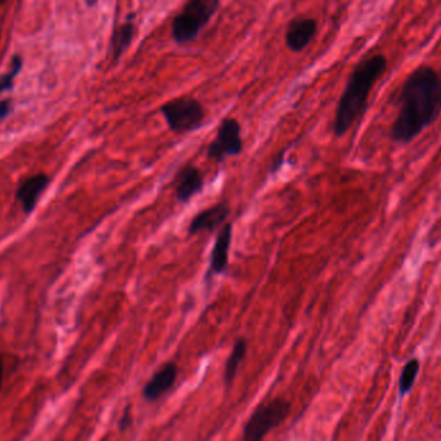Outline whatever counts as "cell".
<instances>
[{
	"label": "cell",
	"mask_w": 441,
	"mask_h": 441,
	"mask_svg": "<svg viewBox=\"0 0 441 441\" xmlns=\"http://www.w3.org/2000/svg\"><path fill=\"white\" fill-rule=\"evenodd\" d=\"M441 114V76L434 67L420 65L408 75L399 96V111L391 137L408 144Z\"/></svg>",
	"instance_id": "obj_1"
},
{
	"label": "cell",
	"mask_w": 441,
	"mask_h": 441,
	"mask_svg": "<svg viewBox=\"0 0 441 441\" xmlns=\"http://www.w3.org/2000/svg\"><path fill=\"white\" fill-rule=\"evenodd\" d=\"M386 70L387 58L384 55L365 58L355 67L336 110L333 130L337 137L348 133L355 122L362 118L368 106L369 94Z\"/></svg>",
	"instance_id": "obj_2"
},
{
	"label": "cell",
	"mask_w": 441,
	"mask_h": 441,
	"mask_svg": "<svg viewBox=\"0 0 441 441\" xmlns=\"http://www.w3.org/2000/svg\"><path fill=\"white\" fill-rule=\"evenodd\" d=\"M221 0H188L172 22V37L177 43L194 40L216 15Z\"/></svg>",
	"instance_id": "obj_3"
},
{
	"label": "cell",
	"mask_w": 441,
	"mask_h": 441,
	"mask_svg": "<svg viewBox=\"0 0 441 441\" xmlns=\"http://www.w3.org/2000/svg\"><path fill=\"white\" fill-rule=\"evenodd\" d=\"M160 114L168 128L177 134L200 130L207 118L204 106L193 97H178L166 102L160 108Z\"/></svg>",
	"instance_id": "obj_4"
},
{
	"label": "cell",
	"mask_w": 441,
	"mask_h": 441,
	"mask_svg": "<svg viewBox=\"0 0 441 441\" xmlns=\"http://www.w3.org/2000/svg\"><path fill=\"white\" fill-rule=\"evenodd\" d=\"M290 403L277 398L260 404L243 428V441H263L271 430L288 418Z\"/></svg>",
	"instance_id": "obj_5"
},
{
	"label": "cell",
	"mask_w": 441,
	"mask_h": 441,
	"mask_svg": "<svg viewBox=\"0 0 441 441\" xmlns=\"http://www.w3.org/2000/svg\"><path fill=\"white\" fill-rule=\"evenodd\" d=\"M243 138L239 122L234 118H226L218 127L216 137L207 149V159L224 163L227 158L238 156L243 151Z\"/></svg>",
	"instance_id": "obj_6"
},
{
	"label": "cell",
	"mask_w": 441,
	"mask_h": 441,
	"mask_svg": "<svg viewBox=\"0 0 441 441\" xmlns=\"http://www.w3.org/2000/svg\"><path fill=\"white\" fill-rule=\"evenodd\" d=\"M204 188L202 172L194 164H185L174 176L176 199L182 204L190 202L194 196L200 194Z\"/></svg>",
	"instance_id": "obj_7"
},
{
	"label": "cell",
	"mask_w": 441,
	"mask_h": 441,
	"mask_svg": "<svg viewBox=\"0 0 441 441\" xmlns=\"http://www.w3.org/2000/svg\"><path fill=\"white\" fill-rule=\"evenodd\" d=\"M232 230L234 224L231 222L224 224L217 234L216 241L212 248L210 263L205 280L210 282L213 276L222 275L229 268V252L231 246Z\"/></svg>",
	"instance_id": "obj_8"
},
{
	"label": "cell",
	"mask_w": 441,
	"mask_h": 441,
	"mask_svg": "<svg viewBox=\"0 0 441 441\" xmlns=\"http://www.w3.org/2000/svg\"><path fill=\"white\" fill-rule=\"evenodd\" d=\"M231 213L227 202H217L200 210L188 224V235L194 236L199 232H214L226 222Z\"/></svg>",
	"instance_id": "obj_9"
},
{
	"label": "cell",
	"mask_w": 441,
	"mask_h": 441,
	"mask_svg": "<svg viewBox=\"0 0 441 441\" xmlns=\"http://www.w3.org/2000/svg\"><path fill=\"white\" fill-rule=\"evenodd\" d=\"M178 374V367L176 362H166L149 379L142 394L147 401H155L173 387Z\"/></svg>",
	"instance_id": "obj_10"
},
{
	"label": "cell",
	"mask_w": 441,
	"mask_h": 441,
	"mask_svg": "<svg viewBox=\"0 0 441 441\" xmlns=\"http://www.w3.org/2000/svg\"><path fill=\"white\" fill-rule=\"evenodd\" d=\"M316 29L318 25L314 18H296L290 22L285 34V42L290 51H304L311 43L316 34Z\"/></svg>",
	"instance_id": "obj_11"
},
{
	"label": "cell",
	"mask_w": 441,
	"mask_h": 441,
	"mask_svg": "<svg viewBox=\"0 0 441 441\" xmlns=\"http://www.w3.org/2000/svg\"><path fill=\"white\" fill-rule=\"evenodd\" d=\"M50 183V177L45 173H38L22 182L17 188L16 199L21 202L22 210L30 214L37 205L39 196L42 195Z\"/></svg>",
	"instance_id": "obj_12"
},
{
	"label": "cell",
	"mask_w": 441,
	"mask_h": 441,
	"mask_svg": "<svg viewBox=\"0 0 441 441\" xmlns=\"http://www.w3.org/2000/svg\"><path fill=\"white\" fill-rule=\"evenodd\" d=\"M246 350H248V343L244 338H239L235 342L231 354L229 356L226 365H224V381L227 387L234 382L239 365L246 357Z\"/></svg>",
	"instance_id": "obj_13"
},
{
	"label": "cell",
	"mask_w": 441,
	"mask_h": 441,
	"mask_svg": "<svg viewBox=\"0 0 441 441\" xmlns=\"http://www.w3.org/2000/svg\"><path fill=\"white\" fill-rule=\"evenodd\" d=\"M133 35H134V23L132 20L124 22L123 25L116 30L113 38V51L115 59L120 57L124 52L130 48Z\"/></svg>",
	"instance_id": "obj_14"
},
{
	"label": "cell",
	"mask_w": 441,
	"mask_h": 441,
	"mask_svg": "<svg viewBox=\"0 0 441 441\" xmlns=\"http://www.w3.org/2000/svg\"><path fill=\"white\" fill-rule=\"evenodd\" d=\"M418 370H420V362L416 359H413L405 365L401 377H400V392L401 394H406L412 389L414 379L418 374Z\"/></svg>",
	"instance_id": "obj_15"
},
{
	"label": "cell",
	"mask_w": 441,
	"mask_h": 441,
	"mask_svg": "<svg viewBox=\"0 0 441 441\" xmlns=\"http://www.w3.org/2000/svg\"><path fill=\"white\" fill-rule=\"evenodd\" d=\"M22 69V58L20 56H15L12 59L11 70L6 75L0 78V94L8 92L13 88L16 76L20 74Z\"/></svg>",
	"instance_id": "obj_16"
},
{
	"label": "cell",
	"mask_w": 441,
	"mask_h": 441,
	"mask_svg": "<svg viewBox=\"0 0 441 441\" xmlns=\"http://www.w3.org/2000/svg\"><path fill=\"white\" fill-rule=\"evenodd\" d=\"M132 425V412H130V406H127L123 413V417L119 420V428L120 431L127 430Z\"/></svg>",
	"instance_id": "obj_17"
},
{
	"label": "cell",
	"mask_w": 441,
	"mask_h": 441,
	"mask_svg": "<svg viewBox=\"0 0 441 441\" xmlns=\"http://www.w3.org/2000/svg\"><path fill=\"white\" fill-rule=\"evenodd\" d=\"M284 156H285V151H282L277 158L273 160V166H271V173H275L280 168H282V163H284Z\"/></svg>",
	"instance_id": "obj_18"
},
{
	"label": "cell",
	"mask_w": 441,
	"mask_h": 441,
	"mask_svg": "<svg viewBox=\"0 0 441 441\" xmlns=\"http://www.w3.org/2000/svg\"><path fill=\"white\" fill-rule=\"evenodd\" d=\"M9 113H11V101H8V100L0 101V119L7 118Z\"/></svg>",
	"instance_id": "obj_19"
},
{
	"label": "cell",
	"mask_w": 441,
	"mask_h": 441,
	"mask_svg": "<svg viewBox=\"0 0 441 441\" xmlns=\"http://www.w3.org/2000/svg\"><path fill=\"white\" fill-rule=\"evenodd\" d=\"M3 362H1V357H0V389H1V382H3Z\"/></svg>",
	"instance_id": "obj_20"
},
{
	"label": "cell",
	"mask_w": 441,
	"mask_h": 441,
	"mask_svg": "<svg viewBox=\"0 0 441 441\" xmlns=\"http://www.w3.org/2000/svg\"><path fill=\"white\" fill-rule=\"evenodd\" d=\"M96 1H97V0H86V3H87L89 7H92V6H94V4H96Z\"/></svg>",
	"instance_id": "obj_21"
},
{
	"label": "cell",
	"mask_w": 441,
	"mask_h": 441,
	"mask_svg": "<svg viewBox=\"0 0 441 441\" xmlns=\"http://www.w3.org/2000/svg\"><path fill=\"white\" fill-rule=\"evenodd\" d=\"M3 3H6V0H0V6H1Z\"/></svg>",
	"instance_id": "obj_22"
}]
</instances>
